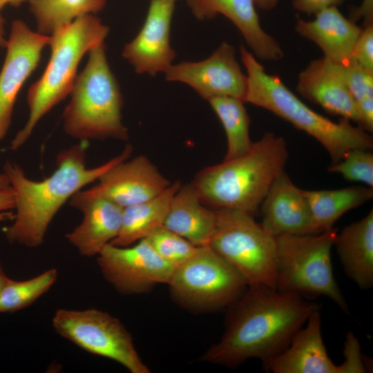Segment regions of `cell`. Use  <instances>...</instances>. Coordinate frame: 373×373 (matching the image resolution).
I'll return each instance as SVG.
<instances>
[{
	"label": "cell",
	"instance_id": "6da1fadb",
	"mask_svg": "<svg viewBox=\"0 0 373 373\" xmlns=\"http://www.w3.org/2000/svg\"><path fill=\"white\" fill-rule=\"evenodd\" d=\"M316 309L299 295L264 285L248 286L229 307L224 333L202 359L232 367L258 358L265 365L287 347Z\"/></svg>",
	"mask_w": 373,
	"mask_h": 373
},
{
	"label": "cell",
	"instance_id": "7a4b0ae2",
	"mask_svg": "<svg viewBox=\"0 0 373 373\" xmlns=\"http://www.w3.org/2000/svg\"><path fill=\"white\" fill-rule=\"evenodd\" d=\"M86 148V142H81L59 151L56 157V169L41 181L28 178L18 164L6 162L3 172L15 194V218L5 229L10 242L29 248L40 246L61 207L113 165L128 159L133 151L132 146L127 144L119 155L106 162L88 168Z\"/></svg>",
	"mask_w": 373,
	"mask_h": 373
},
{
	"label": "cell",
	"instance_id": "3957f363",
	"mask_svg": "<svg viewBox=\"0 0 373 373\" xmlns=\"http://www.w3.org/2000/svg\"><path fill=\"white\" fill-rule=\"evenodd\" d=\"M289 156L283 137L265 133L244 155L207 166L191 182L202 202L253 216Z\"/></svg>",
	"mask_w": 373,
	"mask_h": 373
},
{
	"label": "cell",
	"instance_id": "277c9868",
	"mask_svg": "<svg viewBox=\"0 0 373 373\" xmlns=\"http://www.w3.org/2000/svg\"><path fill=\"white\" fill-rule=\"evenodd\" d=\"M240 52L247 71L245 102L269 111L313 137L327 150L331 164L340 161L350 150L372 149V137L361 126H354L345 118L333 122L316 113L292 93L280 78L267 73L245 46H240Z\"/></svg>",
	"mask_w": 373,
	"mask_h": 373
},
{
	"label": "cell",
	"instance_id": "5b68a950",
	"mask_svg": "<svg viewBox=\"0 0 373 373\" xmlns=\"http://www.w3.org/2000/svg\"><path fill=\"white\" fill-rule=\"evenodd\" d=\"M108 32L109 28L90 14L75 19L50 36V59L40 78L28 88V117L12 140L11 150L21 148L40 119L70 95L82 57L104 43Z\"/></svg>",
	"mask_w": 373,
	"mask_h": 373
},
{
	"label": "cell",
	"instance_id": "8992f818",
	"mask_svg": "<svg viewBox=\"0 0 373 373\" xmlns=\"http://www.w3.org/2000/svg\"><path fill=\"white\" fill-rule=\"evenodd\" d=\"M88 53L86 65L76 77L62 114L63 129L80 142L126 140L128 133L122 122L123 96L108 64L104 43Z\"/></svg>",
	"mask_w": 373,
	"mask_h": 373
},
{
	"label": "cell",
	"instance_id": "52a82bcc",
	"mask_svg": "<svg viewBox=\"0 0 373 373\" xmlns=\"http://www.w3.org/2000/svg\"><path fill=\"white\" fill-rule=\"evenodd\" d=\"M336 233L332 228L316 234L276 237V288L303 298L325 296L347 311L332 271L331 249Z\"/></svg>",
	"mask_w": 373,
	"mask_h": 373
},
{
	"label": "cell",
	"instance_id": "ba28073f",
	"mask_svg": "<svg viewBox=\"0 0 373 373\" xmlns=\"http://www.w3.org/2000/svg\"><path fill=\"white\" fill-rule=\"evenodd\" d=\"M215 210L216 229L209 246L242 276L248 286L276 288V237L247 212L225 208Z\"/></svg>",
	"mask_w": 373,
	"mask_h": 373
},
{
	"label": "cell",
	"instance_id": "9c48e42d",
	"mask_svg": "<svg viewBox=\"0 0 373 373\" xmlns=\"http://www.w3.org/2000/svg\"><path fill=\"white\" fill-rule=\"evenodd\" d=\"M174 299L191 309L229 307L245 292L242 276L209 245L175 267L168 284Z\"/></svg>",
	"mask_w": 373,
	"mask_h": 373
},
{
	"label": "cell",
	"instance_id": "30bf717a",
	"mask_svg": "<svg viewBox=\"0 0 373 373\" xmlns=\"http://www.w3.org/2000/svg\"><path fill=\"white\" fill-rule=\"evenodd\" d=\"M61 337L93 354L115 361L131 373H149L122 323L108 313L94 309H57L52 319Z\"/></svg>",
	"mask_w": 373,
	"mask_h": 373
},
{
	"label": "cell",
	"instance_id": "8fae6325",
	"mask_svg": "<svg viewBox=\"0 0 373 373\" xmlns=\"http://www.w3.org/2000/svg\"><path fill=\"white\" fill-rule=\"evenodd\" d=\"M300 328L289 345L265 366L274 373H362L366 369L357 338L350 332L345 341L344 361L334 364L328 356L321 336V319L318 309Z\"/></svg>",
	"mask_w": 373,
	"mask_h": 373
},
{
	"label": "cell",
	"instance_id": "7c38bea8",
	"mask_svg": "<svg viewBox=\"0 0 373 373\" xmlns=\"http://www.w3.org/2000/svg\"><path fill=\"white\" fill-rule=\"evenodd\" d=\"M97 262L104 279L123 295L143 294L157 284H169L175 268L146 239L133 246L108 243L97 254Z\"/></svg>",
	"mask_w": 373,
	"mask_h": 373
},
{
	"label": "cell",
	"instance_id": "4fadbf2b",
	"mask_svg": "<svg viewBox=\"0 0 373 373\" xmlns=\"http://www.w3.org/2000/svg\"><path fill=\"white\" fill-rule=\"evenodd\" d=\"M164 75L167 81L184 83L207 101L231 97L244 102L246 95L247 75L236 59L234 47L224 41L207 59L173 64Z\"/></svg>",
	"mask_w": 373,
	"mask_h": 373
},
{
	"label": "cell",
	"instance_id": "5bb4252c",
	"mask_svg": "<svg viewBox=\"0 0 373 373\" xmlns=\"http://www.w3.org/2000/svg\"><path fill=\"white\" fill-rule=\"evenodd\" d=\"M50 36L32 30L20 19L14 20L0 71V142L10 128L14 106L23 84L37 68Z\"/></svg>",
	"mask_w": 373,
	"mask_h": 373
},
{
	"label": "cell",
	"instance_id": "9a60e30c",
	"mask_svg": "<svg viewBox=\"0 0 373 373\" xmlns=\"http://www.w3.org/2000/svg\"><path fill=\"white\" fill-rule=\"evenodd\" d=\"M175 0H151L144 23L127 43L122 56L137 74L155 76L173 65L176 52L171 45V26Z\"/></svg>",
	"mask_w": 373,
	"mask_h": 373
},
{
	"label": "cell",
	"instance_id": "2e32d148",
	"mask_svg": "<svg viewBox=\"0 0 373 373\" xmlns=\"http://www.w3.org/2000/svg\"><path fill=\"white\" fill-rule=\"evenodd\" d=\"M86 190L106 198L122 208L151 200L171 182L143 155L121 161L103 173Z\"/></svg>",
	"mask_w": 373,
	"mask_h": 373
},
{
	"label": "cell",
	"instance_id": "e0dca14e",
	"mask_svg": "<svg viewBox=\"0 0 373 373\" xmlns=\"http://www.w3.org/2000/svg\"><path fill=\"white\" fill-rule=\"evenodd\" d=\"M69 204L83 213V219L65 235L66 239L81 256H97L118 235L123 208L86 189L76 192L69 200Z\"/></svg>",
	"mask_w": 373,
	"mask_h": 373
},
{
	"label": "cell",
	"instance_id": "ac0fdd59",
	"mask_svg": "<svg viewBox=\"0 0 373 373\" xmlns=\"http://www.w3.org/2000/svg\"><path fill=\"white\" fill-rule=\"evenodd\" d=\"M260 207V224L274 237L316 234L304 190L297 187L285 171L276 177Z\"/></svg>",
	"mask_w": 373,
	"mask_h": 373
},
{
	"label": "cell",
	"instance_id": "d6986e66",
	"mask_svg": "<svg viewBox=\"0 0 373 373\" xmlns=\"http://www.w3.org/2000/svg\"><path fill=\"white\" fill-rule=\"evenodd\" d=\"M296 90L326 112L360 124L356 103L344 82L340 64L324 57L311 61L298 74Z\"/></svg>",
	"mask_w": 373,
	"mask_h": 373
},
{
	"label": "cell",
	"instance_id": "ffe728a7",
	"mask_svg": "<svg viewBox=\"0 0 373 373\" xmlns=\"http://www.w3.org/2000/svg\"><path fill=\"white\" fill-rule=\"evenodd\" d=\"M187 3L198 19H211L218 14L227 17L257 58L276 61L283 57L278 42L262 28L254 0H187Z\"/></svg>",
	"mask_w": 373,
	"mask_h": 373
},
{
	"label": "cell",
	"instance_id": "44dd1931",
	"mask_svg": "<svg viewBox=\"0 0 373 373\" xmlns=\"http://www.w3.org/2000/svg\"><path fill=\"white\" fill-rule=\"evenodd\" d=\"M295 30L316 44L325 59L343 65L351 60L354 45L362 28L346 18L337 6H331L316 12L313 20L298 18Z\"/></svg>",
	"mask_w": 373,
	"mask_h": 373
},
{
	"label": "cell",
	"instance_id": "7402d4cb",
	"mask_svg": "<svg viewBox=\"0 0 373 373\" xmlns=\"http://www.w3.org/2000/svg\"><path fill=\"white\" fill-rule=\"evenodd\" d=\"M216 225V212L205 206L192 184L173 195L163 226L196 247L209 245Z\"/></svg>",
	"mask_w": 373,
	"mask_h": 373
},
{
	"label": "cell",
	"instance_id": "603a6c76",
	"mask_svg": "<svg viewBox=\"0 0 373 373\" xmlns=\"http://www.w3.org/2000/svg\"><path fill=\"white\" fill-rule=\"evenodd\" d=\"M334 245L348 277L363 289L373 284V210L336 233Z\"/></svg>",
	"mask_w": 373,
	"mask_h": 373
},
{
	"label": "cell",
	"instance_id": "cb8c5ba5",
	"mask_svg": "<svg viewBox=\"0 0 373 373\" xmlns=\"http://www.w3.org/2000/svg\"><path fill=\"white\" fill-rule=\"evenodd\" d=\"M181 185L180 181H175L156 197L123 208L119 232L110 243L130 246L163 226L171 199Z\"/></svg>",
	"mask_w": 373,
	"mask_h": 373
},
{
	"label": "cell",
	"instance_id": "d4e9b609",
	"mask_svg": "<svg viewBox=\"0 0 373 373\" xmlns=\"http://www.w3.org/2000/svg\"><path fill=\"white\" fill-rule=\"evenodd\" d=\"M304 194L311 210L316 233L332 229L347 211L373 198V187L352 186L336 190L306 191Z\"/></svg>",
	"mask_w": 373,
	"mask_h": 373
},
{
	"label": "cell",
	"instance_id": "484cf974",
	"mask_svg": "<svg viewBox=\"0 0 373 373\" xmlns=\"http://www.w3.org/2000/svg\"><path fill=\"white\" fill-rule=\"evenodd\" d=\"M39 33L50 36L75 19L101 11L106 0H28Z\"/></svg>",
	"mask_w": 373,
	"mask_h": 373
},
{
	"label": "cell",
	"instance_id": "4316f807",
	"mask_svg": "<svg viewBox=\"0 0 373 373\" xmlns=\"http://www.w3.org/2000/svg\"><path fill=\"white\" fill-rule=\"evenodd\" d=\"M225 131L227 151L224 160H229L248 152L253 142L249 136L250 117L242 99L218 97L208 100Z\"/></svg>",
	"mask_w": 373,
	"mask_h": 373
},
{
	"label": "cell",
	"instance_id": "83f0119b",
	"mask_svg": "<svg viewBox=\"0 0 373 373\" xmlns=\"http://www.w3.org/2000/svg\"><path fill=\"white\" fill-rule=\"evenodd\" d=\"M57 277V270L51 268L26 280L8 278L0 294V313H12L31 305L52 287Z\"/></svg>",
	"mask_w": 373,
	"mask_h": 373
},
{
	"label": "cell",
	"instance_id": "f1b7e54d",
	"mask_svg": "<svg viewBox=\"0 0 373 373\" xmlns=\"http://www.w3.org/2000/svg\"><path fill=\"white\" fill-rule=\"evenodd\" d=\"M144 239L162 259L175 267L191 258L198 249L189 240L164 226L157 227Z\"/></svg>",
	"mask_w": 373,
	"mask_h": 373
},
{
	"label": "cell",
	"instance_id": "f546056e",
	"mask_svg": "<svg viewBox=\"0 0 373 373\" xmlns=\"http://www.w3.org/2000/svg\"><path fill=\"white\" fill-rule=\"evenodd\" d=\"M327 171L341 174L347 181L373 187V154L370 150H350L340 161L331 164Z\"/></svg>",
	"mask_w": 373,
	"mask_h": 373
},
{
	"label": "cell",
	"instance_id": "4dcf8cb0",
	"mask_svg": "<svg viewBox=\"0 0 373 373\" xmlns=\"http://www.w3.org/2000/svg\"><path fill=\"white\" fill-rule=\"evenodd\" d=\"M340 66L344 82L356 103L373 97V74L352 59Z\"/></svg>",
	"mask_w": 373,
	"mask_h": 373
},
{
	"label": "cell",
	"instance_id": "1f68e13d",
	"mask_svg": "<svg viewBox=\"0 0 373 373\" xmlns=\"http://www.w3.org/2000/svg\"><path fill=\"white\" fill-rule=\"evenodd\" d=\"M351 59L373 74V24L361 30L352 52Z\"/></svg>",
	"mask_w": 373,
	"mask_h": 373
},
{
	"label": "cell",
	"instance_id": "d6a6232c",
	"mask_svg": "<svg viewBox=\"0 0 373 373\" xmlns=\"http://www.w3.org/2000/svg\"><path fill=\"white\" fill-rule=\"evenodd\" d=\"M347 0H292L294 8L307 15H315L331 6H337Z\"/></svg>",
	"mask_w": 373,
	"mask_h": 373
},
{
	"label": "cell",
	"instance_id": "836d02e7",
	"mask_svg": "<svg viewBox=\"0 0 373 373\" xmlns=\"http://www.w3.org/2000/svg\"><path fill=\"white\" fill-rule=\"evenodd\" d=\"M360 117V124L367 132L373 131V97L365 98L356 102Z\"/></svg>",
	"mask_w": 373,
	"mask_h": 373
},
{
	"label": "cell",
	"instance_id": "e575fe53",
	"mask_svg": "<svg viewBox=\"0 0 373 373\" xmlns=\"http://www.w3.org/2000/svg\"><path fill=\"white\" fill-rule=\"evenodd\" d=\"M363 19L365 26L372 23L373 21V0H362L361 5L353 10L351 19L356 21Z\"/></svg>",
	"mask_w": 373,
	"mask_h": 373
},
{
	"label": "cell",
	"instance_id": "d590c367",
	"mask_svg": "<svg viewBox=\"0 0 373 373\" xmlns=\"http://www.w3.org/2000/svg\"><path fill=\"white\" fill-rule=\"evenodd\" d=\"M28 0H0V48H6L7 40L5 37V19L1 15V10L6 5L19 7Z\"/></svg>",
	"mask_w": 373,
	"mask_h": 373
},
{
	"label": "cell",
	"instance_id": "8d00e7d4",
	"mask_svg": "<svg viewBox=\"0 0 373 373\" xmlns=\"http://www.w3.org/2000/svg\"><path fill=\"white\" fill-rule=\"evenodd\" d=\"M15 194L12 187L0 191V212L10 211L15 209Z\"/></svg>",
	"mask_w": 373,
	"mask_h": 373
},
{
	"label": "cell",
	"instance_id": "74e56055",
	"mask_svg": "<svg viewBox=\"0 0 373 373\" xmlns=\"http://www.w3.org/2000/svg\"><path fill=\"white\" fill-rule=\"evenodd\" d=\"M256 6L262 10H271L276 7L278 0H254Z\"/></svg>",
	"mask_w": 373,
	"mask_h": 373
},
{
	"label": "cell",
	"instance_id": "f35d334b",
	"mask_svg": "<svg viewBox=\"0 0 373 373\" xmlns=\"http://www.w3.org/2000/svg\"><path fill=\"white\" fill-rule=\"evenodd\" d=\"M11 188L10 183L7 175L3 172L0 173V191Z\"/></svg>",
	"mask_w": 373,
	"mask_h": 373
},
{
	"label": "cell",
	"instance_id": "ab89813d",
	"mask_svg": "<svg viewBox=\"0 0 373 373\" xmlns=\"http://www.w3.org/2000/svg\"><path fill=\"white\" fill-rule=\"evenodd\" d=\"M15 214L10 211L0 212V222L8 220H13Z\"/></svg>",
	"mask_w": 373,
	"mask_h": 373
},
{
	"label": "cell",
	"instance_id": "60d3db41",
	"mask_svg": "<svg viewBox=\"0 0 373 373\" xmlns=\"http://www.w3.org/2000/svg\"><path fill=\"white\" fill-rule=\"evenodd\" d=\"M8 279V277L5 274L3 267L0 262V294L4 285H6Z\"/></svg>",
	"mask_w": 373,
	"mask_h": 373
}]
</instances>
